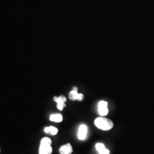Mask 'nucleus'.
<instances>
[{
	"label": "nucleus",
	"mask_w": 154,
	"mask_h": 154,
	"mask_svg": "<svg viewBox=\"0 0 154 154\" xmlns=\"http://www.w3.org/2000/svg\"><path fill=\"white\" fill-rule=\"evenodd\" d=\"M99 154H110V151H109V149H102L100 152H99Z\"/></svg>",
	"instance_id": "obj_12"
},
{
	"label": "nucleus",
	"mask_w": 154,
	"mask_h": 154,
	"mask_svg": "<svg viewBox=\"0 0 154 154\" xmlns=\"http://www.w3.org/2000/svg\"><path fill=\"white\" fill-rule=\"evenodd\" d=\"M87 132H88V127L85 125H82L79 128L78 133V138L80 140L85 139V138H86Z\"/></svg>",
	"instance_id": "obj_5"
},
{
	"label": "nucleus",
	"mask_w": 154,
	"mask_h": 154,
	"mask_svg": "<svg viewBox=\"0 0 154 154\" xmlns=\"http://www.w3.org/2000/svg\"><path fill=\"white\" fill-rule=\"evenodd\" d=\"M98 112L101 116H106L109 112L107 109V102L105 101H100L98 103Z\"/></svg>",
	"instance_id": "obj_2"
},
{
	"label": "nucleus",
	"mask_w": 154,
	"mask_h": 154,
	"mask_svg": "<svg viewBox=\"0 0 154 154\" xmlns=\"http://www.w3.org/2000/svg\"><path fill=\"white\" fill-rule=\"evenodd\" d=\"M51 140L49 138L45 137L41 141V145H46V146H51Z\"/></svg>",
	"instance_id": "obj_10"
},
{
	"label": "nucleus",
	"mask_w": 154,
	"mask_h": 154,
	"mask_svg": "<svg viewBox=\"0 0 154 154\" xmlns=\"http://www.w3.org/2000/svg\"><path fill=\"white\" fill-rule=\"evenodd\" d=\"M73 90H76V91L78 90V89H77V88H73Z\"/></svg>",
	"instance_id": "obj_13"
},
{
	"label": "nucleus",
	"mask_w": 154,
	"mask_h": 154,
	"mask_svg": "<svg viewBox=\"0 0 154 154\" xmlns=\"http://www.w3.org/2000/svg\"><path fill=\"white\" fill-rule=\"evenodd\" d=\"M45 132L50 134L52 135H55L58 132V129L53 126L48 127L45 128Z\"/></svg>",
	"instance_id": "obj_9"
},
{
	"label": "nucleus",
	"mask_w": 154,
	"mask_h": 154,
	"mask_svg": "<svg viewBox=\"0 0 154 154\" xmlns=\"http://www.w3.org/2000/svg\"><path fill=\"white\" fill-rule=\"evenodd\" d=\"M0 152H1V149H0Z\"/></svg>",
	"instance_id": "obj_14"
},
{
	"label": "nucleus",
	"mask_w": 154,
	"mask_h": 154,
	"mask_svg": "<svg viewBox=\"0 0 154 154\" xmlns=\"http://www.w3.org/2000/svg\"><path fill=\"white\" fill-rule=\"evenodd\" d=\"M69 99L72 100H78V101H82L84 99V95L82 94L78 93L76 90H72L69 95Z\"/></svg>",
	"instance_id": "obj_4"
},
{
	"label": "nucleus",
	"mask_w": 154,
	"mask_h": 154,
	"mask_svg": "<svg viewBox=\"0 0 154 154\" xmlns=\"http://www.w3.org/2000/svg\"><path fill=\"white\" fill-rule=\"evenodd\" d=\"M54 100L57 103V106L58 110L62 111L63 108L66 107L65 102H66V98L63 95H61L59 97H54Z\"/></svg>",
	"instance_id": "obj_3"
},
{
	"label": "nucleus",
	"mask_w": 154,
	"mask_h": 154,
	"mask_svg": "<svg viewBox=\"0 0 154 154\" xmlns=\"http://www.w3.org/2000/svg\"><path fill=\"white\" fill-rule=\"evenodd\" d=\"M52 153V148L51 146L41 145L39 149V154H51Z\"/></svg>",
	"instance_id": "obj_7"
},
{
	"label": "nucleus",
	"mask_w": 154,
	"mask_h": 154,
	"mask_svg": "<svg viewBox=\"0 0 154 154\" xmlns=\"http://www.w3.org/2000/svg\"><path fill=\"white\" fill-rule=\"evenodd\" d=\"M95 148L97 150V151L99 152H100L102 149H105V145L102 143H97L96 145H95Z\"/></svg>",
	"instance_id": "obj_11"
},
{
	"label": "nucleus",
	"mask_w": 154,
	"mask_h": 154,
	"mask_svg": "<svg viewBox=\"0 0 154 154\" xmlns=\"http://www.w3.org/2000/svg\"><path fill=\"white\" fill-rule=\"evenodd\" d=\"M60 153L61 154H70L72 152V149L70 143L63 145L60 149Z\"/></svg>",
	"instance_id": "obj_6"
},
{
	"label": "nucleus",
	"mask_w": 154,
	"mask_h": 154,
	"mask_svg": "<svg viewBox=\"0 0 154 154\" xmlns=\"http://www.w3.org/2000/svg\"><path fill=\"white\" fill-rule=\"evenodd\" d=\"M94 123L96 127L103 131L110 130L114 126V123L111 120L103 117L97 118L95 120Z\"/></svg>",
	"instance_id": "obj_1"
},
{
	"label": "nucleus",
	"mask_w": 154,
	"mask_h": 154,
	"mask_svg": "<svg viewBox=\"0 0 154 154\" xmlns=\"http://www.w3.org/2000/svg\"><path fill=\"white\" fill-rule=\"evenodd\" d=\"M63 118L61 114H52L50 116V120L51 121L54 122H61L62 121Z\"/></svg>",
	"instance_id": "obj_8"
}]
</instances>
